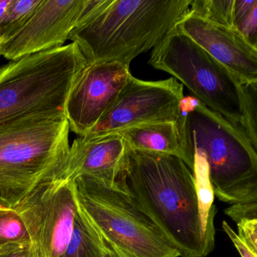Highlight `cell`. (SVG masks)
<instances>
[{
    "mask_svg": "<svg viewBox=\"0 0 257 257\" xmlns=\"http://www.w3.org/2000/svg\"><path fill=\"white\" fill-rule=\"evenodd\" d=\"M126 183L181 257H206L215 245L214 216L204 209L193 172L172 155L130 147Z\"/></svg>",
    "mask_w": 257,
    "mask_h": 257,
    "instance_id": "obj_1",
    "label": "cell"
},
{
    "mask_svg": "<svg viewBox=\"0 0 257 257\" xmlns=\"http://www.w3.org/2000/svg\"><path fill=\"white\" fill-rule=\"evenodd\" d=\"M192 0H99L70 33L88 63L133 59L157 47L190 12Z\"/></svg>",
    "mask_w": 257,
    "mask_h": 257,
    "instance_id": "obj_2",
    "label": "cell"
},
{
    "mask_svg": "<svg viewBox=\"0 0 257 257\" xmlns=\"http://www.w3.org/2000/svg\"><path fill=\"white\" fill-rule=\"evenodd\" d=\"M192 155L208 166L214 196L231 205L257 201V152L241 125L205 107L191 95L181 107Z\"/></svg>",
    "mask_w": 257,
    "mask_h": 257,
    "instance_id": "obj_3",
    "label": "cell"
},
{
    "mask_svg": "<svg viewBox=\"0 0 257 257\" xmlns=\"http://www.w3.org/2000/svg\"><path fill=\"white\" fill-rule=\"evenodd\" d=\"M87 64L71 42L0 67V126L30 116H66L71 91Z\"/></svg>",
    "mask_w": 257,
    "mask_h": 257,
    "instance_id": "obj_4",
    "label": "cell"
},
{
    "mask_svg": "<svg viewBox=\"0 0 257 257\" xmlns=\"http://www.w3.org/2000/svg\"><path fill=\"white\" fill-rule=\"evenodd\" d=\"M69 131L66 116H30L0 126V208L15 210L58 173Z\"/></svg>",
    "mask_w": 257,
    "mask_h": 257,
    "instance_id": "obj_5",
    "label": "cell"
},
{
    "mask_svg": "<svg viewBox=\"0 0 257 257\" xmlns=\"http://www.w3.org/2000/svg\"><path fill=\"white\" fill-rule=\"evenodd\" d=\"M78 206L105 239L133 257H179L142 209L126 179L110 183L82 175L74 180Z\"/></svg>",
    "mask_w": 257,
    "mask_h": 257,
    "instance_id": "obj_6",
    "label": "cell"
},
{
    "mask_svg": "<svg viewBox=\"0 0 257 257\" xmlns=\"http://www.w3.org/2000/svg\"><path fill=\"white\" fill-rule=\"evenodd\" d=\"M148 63L172 75L210 110L241 125V83L177 28L153 49Z\"/></svg>",
    "mask_w": 257,
    "mask_h": 257,
    "instance_id": "obj_7",
    "label": "cell"
},
{
    "mask_svg": "<svg viewBox=\"0 0 257 257\" xmlns=\"http://www.w3.org/2000/svg\"><path fill=\"white\" fill-rule=\"evenodd\" d=\"M78 209L74 180L58 173L38 186L15 211L38 257H61L73 230Z\"/></svg>",
    "mask_w": 257,
    "mask_h": 257,
    "instance_id": "obj_8",
    "label": "cell"
},
{
    "mask_svg": "<svg viewBox=\"0 0 257 257\" xmlns=\"http://www.w3.org/2000/svg\"><path fill=\"white\" fill-rule=\"evenodd\" d=\"M184 98V85L175 78L144 81L132 75L111 108L84 137L145 124L178 122Z\"/></svg>",
    "mask_w": 257,
    "mask_h": 257,
    "instance_id": "obj_9",
    "label": "cell"
},
{
    "mask_svg": "<svg viewBox=\"0 0 257 257\" xmlns=\"http://www.w3.org/2000/svg\"><path fill=\"white\" fill-rule=\"evenodd\" d=\"M99 0H42L25 24L0 44V55L13 61L63 46L72 30Z\"/></svg>",
    "mask_w": 257,
    "mask_h": 257,
    "instance_id": "obj_10",
    "label": "cell"
},
{
    "mask_svg": "<svg viewBox=\"0 0 257 257\" xmlns=\"http://www.w3.org/2000/svg\"><path fill=\"white\" fill-rule=\"evenodd\" d=\"M132 76L118 62L88 63L75 81L66 106L70 131L87 135L115 102Z\"/></svg>",
    "mask_w": 257,
    "mask_h": 257,
    "instance_id": "obj_11",
    "label": "cell"
},
{
    "mask_svg": "<svg viewBox=\"0 0 257 257\" xmlns=\"http://www.w3.org/2000/svg\"><path fill=\"white\" fill-rule=\"evenodd\" d=\"M176 28L225 66L241 84L257 81V48L238 29L213 24L191 12Z\"/></svg>",
    "mask_w": 257,
    "mask_h": 257,
    "instance_id": "obj_12",
    "label": "cell"
},
{
    "mask_svg": "<svg viewBox=\"0 0 257 257\" xmlns=\"http://www.w3.org/2000/svg\"><path fill=\"white\" fill-rule=\"evenodd\" d=\"M128 150L127 142L118 133L78 137L71 145L59 175L72 180L87 175L106 182L123 181Z\"/></svg>",
    "mask_w": 257,
    "mask_h": 257,
    "instance_id": "obj_13",
    "label": "cell"
},
{
    "mask_svg": "<svg viewBox=\"0 0 257 257\" xmlns=\"http://www.w3.org/2000/svg\"><path fill=\"white\" fill-rule=\"evenodd\" d=\"M134 150L178 157L193 172L194 157L187 144L182 113L178 122H159L118 131Z\"/></svg>",
    "mask_w": 257,
    "mask_h": 257,
    "instance_id": "obj_14",
    "label": "cell"
},
{
    "mask_svg": "<svg viewBox=\"0 0 257 257\" xmlns=\"http://www.w3.org/2000/svg\"><path fill=\"white\" fill-rule=\"evenodd\" d=\"M61 257H105L102 236L78 205L72 235Z\"/></svg>",
    "mask_w": 257,
    "mask_h": 257,
    "instance_id": "obj_15",
    "label": "cell"
},
{
    "mask_svg": "<svg viewBox=\"0 0 257 257\" xmlns=\"http://www.w3.org/2000/svg\"><path fill=\"white\" fill-rule=\"evenodd\" d=\"M234 3L235 0H192L190 12L213 24L235 27Z\"/></svg>",
    "mask_w": 257,
    "mask_h": 257,
    "instance_id": "obj_16",
    "label": "cell"
},
{
    "mask_svg": "<svg viewBox=\"0 0 257 257\" xmlns=\"http://www.w3.org/2000/svg\"><path fill=\"white\" fill-rule=\"evenodd\" d=\"M241 126L257 152V81L240 86Z\"/></svg>",
    "mask_w": 257,
    "mask_h": 257,
    "instance_id": "obj_17",
    "label": "cell"
},
{
    "mask_svg": "<svg viewBox=\"0 0 257 257\" xmlns=\"http://www.w3.org/2000/svg\"><path fill=\"white\" fill-rule=\"evenodd\" d=\"M42 0H11L0 23V36L3 41L22 27Z\"/></svg>",
    "mask_w": 257,
    "mask_h": 257,
    "instance_id": "obj_18",
    "label": "cell"
},
{
    "mask_svg": "<svg viewBox=\"0 0 257 257\" xmlns=\"http://www.w3.org/2000/svg\"><path fill=\"white\" fill-rule=\"evenodd\" d=\"M31 242L27 227L15 210L0 208V247L10 243Z\"/></svg>",
    "mask_w": 257,
    "mask_h": 257,
    "instance_id": "obj_19",
    "label": "cell"
},
{
    "mask_svg": "<svg viewBox=\"0 0 257 257\" xmlns=\"http://www.w3.org/2000/svg\"><path fill=\"white\" fill-rule=\"evenodd\" d=\"M236 224L238 236L257 256V220H241Z\"/></svg>",
    "mask_w": 257,
    "mask_h": 257,
    "instance_id": "obj_20",
    "label": "cell"
},
{
    "mask_svg": "<svg viewBox=\"0 0 257 257\" xmlns=\"http://www.w3.org/2000/svg\"><path fill=\"white\" fill-rule=\"evenodd\" d=\"M224 212L235 223L241 220H257V201L244 205H231Z\"/></svg>",
    "mask_w": 257,
    "mask_h": 257,
    "instance_id": "obj_21",
    "label": "cell"
},
{
    "mask_svg": "<svg viewBox=\"0 0 257 257\" xmlns=\"http://www.w3.org/2000/svg\"><path fill=\"white\" fill-rule=\"evenodd\" d=\"M0 257H38L31 242L10 243L0 247Z\"/></svg>",
    "mask_w": 257,
    "mask_h": 257,
    "instance_id": "obj_22",
    "label": "cell"
},
{
    "mask_svg": "<svg viewBox=\"0 0 257 257\" xmlns=\"http://www.w3.org/2000/svg\"><path fill=\"white\" fill-rule=\"evenodd\" d=\"M238 30L250 45L257 48V0L251 13Z\"/></svg>",
    "mask_w": 257,
    "mask_h": 257,
    "instance_id": "obj_23",
    "label": "cell"
},
{
    "mask_svg": "<svg viewBox=\"0 0 257 257\" xmlns=\"http://www.w3.org/2000/svg\"><path fill=\"white\" fill-rule=\"evenodd\" d=\"M256 0H235L233 7V21L235 28L238 29L251 13Z\"/></svg>",
    "mask_w": 257,
    "mask_h": 257,
    "instance_id": "obj_24",
    "label": "cell"
},
{
    "mask_svg": "<svg viewBox=\"0 0 257 257\" xmlns=\"http://www.w3.org/2000/svg\"><path fill=\"white\" fill-rule=\"evenodd\" d=\"M223 230L226 232V235L229 237V239L232 241V244L235 246V248L238 250L241 257H257L248 247L241 241L238 234L230 227L229 224L226 221L223 222Z\"/></svg>",
    "mask_w": 257,
    "mask_h": 257,
    "instance_id": "obj_25",
    "label": "cell"
},
{
    "mask_svg": "<svg viewBox=\"0 0 257 257\" xmlns=\"http://www.w3.org/2000/svg\"><path fill=\"white\" fill-rule=\"evenodd\" d=\"M102 238L103 239L104 247H105V257H133L114 245L113 243L104 238L102 236Z\"/></svg>",
    "mask_w": 257,
    "mask_h": 257,
    "instance_id": "obj_26",
    "label": "cell"
},
{
    "mask_svg": "<svg viewBox=\"0 0 257 257\" xmlns=\"http://www.w3.org/2000/svg\"><path fill=\"white\" fill-rule=\"evenodd\" d=\"M11 0H0V23L4 18L5 14L10 4Z\"/></svg>",
    "mask_w": 257,
    "mask_h": 257,
    "instance_id": "obj_27",
    "label": "cell"
},
{
    "mask_svg": "<svg viewBox=\"0 0 257 257\" xmlns=\"http://www.w3.org/2000/svg\"><path fill=\"white\" fill-rule=\"evenodd\" d=\"M2 42H3V38H2L1 36H0V44L2 43Z\"/></svg>",
    "mask_w": 257,
    "mask_h": 257,
    "instance_id": "obj_28",
    "label": "cell"
},
{
    "mask_svg": "<svg viewBox=\"0 0 257 257\" xmlns=\"http://www.w3.org/2000/svg\"><path fill=\"white\" fill-rule=\"evenodd\" d=\"M0 56H1V55H0Z\"/></svg>",
    "mask_w": 257,
    "mask_h": 257,
    "instance_id": "obj_29",
    "label": "cell"
}]
</instances>
